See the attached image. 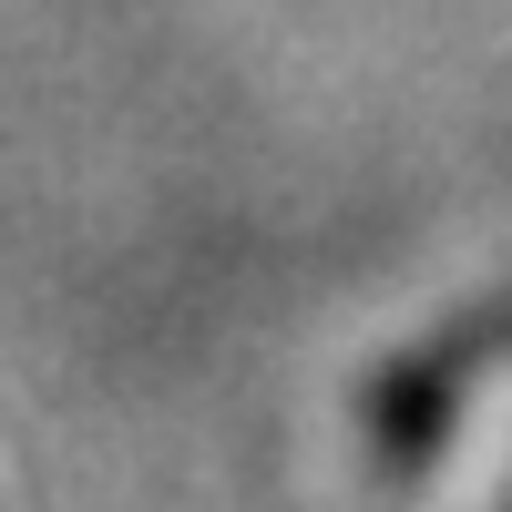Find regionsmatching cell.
Returning <instances> with one entry per match:
<instances>
[{
	"label": "cell",
	"mask_w": 512,
	"mask_h": 512,
	"mask_svg": "<svg viewBox=\"0 0 512 512\" xmlns=\"http://www.w3.org/2000/svg\"><path fill=\"white\" fill-rule=\"evenodd\" d=\"M502 502H512V359L472 379V400H461L431 482H420L400 512H502Z\"/></svg>",
	"instance_id": "obj_1"
}]
</instances>
